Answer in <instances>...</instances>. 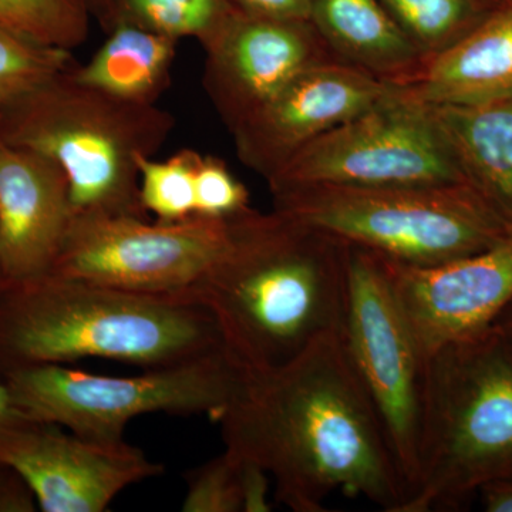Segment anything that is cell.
Listing matches in <instances>:
<instances>
[{
  "label": "cell",
  "mask_w": 512,
  "mask_h": 512,
  "mask_svg": "<svg viewBox=\"0 0 512 512\" xmlns=\"http://www.w3.org/2000/svg\"><path fill=\"white\" fill-rule=\"evenodd\" d=\"M512 478V349L494 326L424 360L412 491L399 512L460 510Z\"/></svg>",
  "instance_id": "cell-4"
},
{
  "label": "cell",
  "mask_w": 512,
  "mask_h": 512,
  "mask_svg": "<svg viewBox=\"0 0 512 512\" xmlns=\"http://www.w3.org/2000/svg\"><path fill=\"white\" fill-rule=\"evenodd\" d=\"M231 218L148 222L131 215L73 214L52 272L124 291L190 293L220 261Z\"/></svg>",
  "instance_id": "cell-9"
},
{
  "label": "cell",
  "mask_w": 512,
  "mask_h": 512,
  "mask_svg": "<svg viewBox=\"0 0 512 512\" xmlns=\"http://www.w3.org/2000/svg\"><path fill=\"white\" fill-rule=\"evenodd\" d=\"M231 222L227 251L190 292L231 359L261 375L342 333L349 245L276 210L249 208Z\"/></svg>",
  "instance_id": "cell-2"
},
{
  "label": "cell",
  "mask_w": 512,
  "mask_h": 512,
  "mask_svg": "<svg viewBox=\"0 0 512 512\" xmlns=\"http://www.w3.org/2000/svg\"><path fill=\"white\" fill-rule=\"evenodd\" d=\"M89 62L70 67L77 82L119 99L157 104L171 86L178 40L120 22Z\"/></svg>",
  "instance_id": "cell-19"
},
{
  "label": "cell",
  "mask_w": 512,
  "mask_h": 512,
  "mask_svg": "<svg viewBox=\"0 0 512 512\" xmlns=\"http://www.w3.org/2000/svg\"><path fill=\"white\" fill-rule=\"evenodd\" d=\"M392 94V84L348 63L315 64L232 131L237 156L266 181L312 141Z\"/></svg>",
  "instance_id": "cell-12"
},
{
  "label": "cell",
  "mask_w": 512,
  "mask_h": 512,
  "mask_svg": "<svg viewBox=\"0 0 512 512\" xmlns=\"http://www.w3.org/2000/svg\"><path fill=\"white\" fill-rule=\"evenodd\" d=\"M311 22L336 59L389 84L402 82L427 57L380 0H312Z\"/></svg>",
  "instance_id": "cell-17"
},
{
  "label": "cell",
  "mask_w": 512,
  "mask_h": 512,
  "mask_svg": "<svg viewBox=\"0 0 512 512\" xmlns=\"http://www.w3.org/2000/svg\"><path fill=\"white\" fill-rule=\"evenodd\" d=\"M200 156L192 148H181L165 160L140 157V201L147 215L161 222L195 217V170Z\"/></svg>",
  "instance_id": "cell-23"
},
{
  "label": "cell",
  "mask_w": 512,
  "mask_h": 512,
  "mask_svg": "<svg viewBox=\"0 0 512 512\" xmlns=\"http://www.w3.org/2000/svg\"><path fill=\"white\" fill-rule=\"evenodd\" d=\"M392 86L396 96L426 106L512 97V0H497L466 35Z\"/></svg>",
  "instance_id": "cell-16"
},
{
  "label": "cell",
  "mask_w": 512,
  "mask_h": 512,
  "mask_svg": "<svg viewBox=\"0 0 512 512\" xmlns=\"http://www.w3.org/2000/svg\"><path fill=\"white\" fill-rule=\"evenodd\" d=\"M227 450L258 464L279 503L326 511L330 495L363 497L399 512L406 485L375 404L342 333L316 340L291 362L247 375L215 420Z\"/></svg>",
  "instance_id": "cell-1"
},
{
  "label": "cell",
  "mask_w": 512,
  "mask_h": 512,
  "mask_svg": "<svg viewBox=\"0 0 512 512\" xmlns=\"http://www.w3.org/2000/svg\"><path fill=\"white\" fill-rule=\"evenodd\" d=\"M478 498L488 512H512V478L487 485Z\"/></svg>",
  "instance_id": "cell-29"
},
{
  "label": "cell",
  "mask_w": 512,
  "mask_h": 512,
  "mask_svg": "<svg viewBox=\"0 0 512 512\" xmlns=\"http://www.w3.org/2000/svg\"><path fill=\"white\" fill-rule=\"evenodd\" d=\"M484 3H487V5L493 6L497 0H483Z\"/></svg>",
  "instance_id": "cell-34"
},
{
  "label": "cell",
  "mask_w": 512,
  "mask_h": 512,
  "mask_svg": "<svg viewBox=\"0 0 512 512\" xmlns=\"http://www.w3.org/2000/svg\"><path fill=\"white\" fill-rule=\"evenodd\" d=\"M342 336L409 497L417 471L424 359L394 295L386 262L366 249L350 247Z\"/></svg>",
  "instance_id": "cell-10"
},
{
  "label": "cell",
  "mask_w": 512,
  "mask_h": 512,
  "mask_svg": "<svg viewBox=\"0 0 512 512\" xmlns=\"http://www.w3.org/2000/svg\"><path fill=\"white\" fill-rule=\"evenodd\" d=\"M92 18L99 23L104 33H109L116 26V0H86Z\"/></svg>",
  "instance_id": "cell-31"
},
{
  "label": "cell",
  "mask_w": 512,
  "mask_h": 512,
  "mask_svg": "<svg viewBox=\"0 0 512 512\" xmlns=\"http://www.w3.org/2000/svg\"><path fill=\"white\" fill-rule=\"evenodd\" d=\"M0 376L28 419L101 443H123L128 423L147 414L217 420L247 373L221 349L136 376L93 375L67 365L13 367Z\"/></svg>",
  "instance_id": "cell-7"
},
{
  "label": "cell",
  "mask_w": 512,
  "mask_h": 512,
  "mask_svg": "<svg viewBox=\"0 0 512 512\" xmlns=\"http://www.w3.org/2000/svg\"><path fill=\"white\" fill-rule=\"evenodd\" d=\"M386 262L394 295L423 359L484 332L512 302V235L437 265Z\"/></svg>",
  "instance_id": "cell-13"
},
{
  "label": "cell",
  "mask_w": 512,
  "mask_h": 512,
  "mask_svg": "<svg viewBox=\"0 0 512 512\" xmlns=\"http://www.w3.org/2000/svg\"><path fill=\"white\" fill-rule=\"evenodd\" d=\"M221 349L191 293L124 291L55 272L0 289V372L83 359L150 369Z\"/></svg>",
  "instance_id": "cell-3"
},
{
  "label": "cell",
  "mask_w": 512,
  "mask_h": 512,
  "mask_svg": "<svg viewBox=\"0 0 512 512\" xmlns=\"http://www.w3.org/2000/svg\"><path fill=\"white\" fill-rule=\"evenodd\" d=\"M0 463L25 478L43 512H103L131 485L163 474L140 448L28 420L0 436Z\"/></svg>",
  "instance_id": "cell-11"
},
{
  "label": "cell",
  "mask_w": 512,
  "mask_h": 512,
  "mask_svg": "<svg viewBox=\"0 0 512 512\" xmlns=\"http://www.w3.org/2000/svg\"><path fill=\"white\" fill-rule=\"evenodd\" d=\"M76 62L70 50L43 45L0 26V111Z\"/></svg>",
  "instance_id": "cell-24"
},
{
  "label": "cell",
  "mask_w": 512,
  "mask_h": 512,
  "mask_svg": "<svg viewBox=\"0 0 512 512\" xmlns=\"http://www.w3.org/2000/svg\"><path fill=\"white\" fill-rule=\"evenodd\" d=\"M249 16L284 20H311L312 0H229Z\"/></svg>",
  "instance_id": "cell-27"
},
{
  "label": "cell",
  "mask_w": 512,
  "mask_h": 512,
  "mask_svg": "<svg viewBox=\"0 0 512 512\" xmlns=\"http://www.w3.org/2000/svg\"><path fill=\"white\" fill-rule=\"evenodd\" d=\"M28 420L30 419L19 409L18 403L13 399L8 384L0 376V436Z\"/></svg>",
  "instance_id": "cell-30"
},
{
  "label": "cell",
  "mask_w": 512,
  "mask_h": 512,
  "mask_svg": "<svg viewBox=\"0 0 512 512\" xmlns=\"http://www.w3.org/2000/svg\"><path fill=\"white\" fill-rule=\"evenodd\" d=\"M266 184L272 194L308 185L468 183L430 107L393 93L302 148Z\"/></svg>",
  "instance_id": "cell-8"
},
{
  "label": "cell",
  "mask_w": 512,
  "mask_h": 512,
  "mask_svg": "<svg viewBox=\"0 0 512 512\" xmlns=\"http://www.w3.org/2000/svg\"><path fill=\"white\" fill-rule=\"evenodd\" d=\"M116 13L117 23H130L178 42L195 39L205 50L217 42L239 10L229 0H116Z\"/></svg>",
  "instance_id": "cell-20"
},
{
  "label": "cell",
  "mask_w": 512,
  "mask_h": 512,
  "mask_svg": "<svg viewBox=\"0 0 512 512\" xmlns=\"http://www.w3.org/2000/svg\"><path fill=\"white\" fill-rule=\"evenodd\" d=\"M251 207V194L220 157L201 154L195 170V217H237Z\"/></svg>",
  "instance_id": "cell-26"
},
{
  "label": "cell",
  "mask_w": 512,
  "mask_h": 512,
  "mask_svg": "<svg viewBox=\"0 0 512 512\" xmlns=\"http://www.w3.org/2000/svg\"><path fill=\"white\" fill-rule=\"evenodd\" d=\"M380 3L426 56L453 45L491 8L483 0H380Z\"/></svg>",
  "instance_id": "cell-21"
},
{
  "label": "cell",
  "mask_w": 512,
  "mask_h": 512,
  "mask_svg": "<svg viewBox=\"0 0 512 512\" xmlns=\"http://www.w3.org/2000/svg\"><path fill=\"white\" fill-rule=\"evenodd\" d=\"M70 67L0 111V141L59 164L73 214L147 218L138 160L164 147L173 114L77 82Z\"/></svg>",
  "instance_id": "cell-5"
},
{
  "label": "cell",
  "mask_w": 512,
  "mask_h": 512,
  "mask_svg": "<svg viewBox=\"0 0 512 512\" xmlns=\"http://www.w3.org/2000/svg\"><path fill=\"white\" fill-rule=\"evenodd\" d=\"M72 218L63 168L42 154L0 141V269L5 284L52 272Z\"/></svg>",
  "instance_id": "cell-15"
},
{
  "label": "cell",
  "mask_w": 512,
  "mask_h": 512,
  "mask_svg": "<svg viewBox=\"0 0 512 512\" xmlns=\"http://www.w3.org/2000/svg\"><path fill=\"white\" fill-rule=\"evenodd\" d=\"M92 19L86 0H0V26L70 52L86 42Z\"/></svg>",
  "instance_id": "cell-22"
},
{
  "label": "cell",
  "mask_w": 512,
  "mask_h": 512,
  "mask_svg": "<svg viewBox=\"0 0 512 512\" xmlns=\"http://www.w3.org/2000/svg\"><path fill=\"white\" fill-rule=\"evenodd\" d=\"M184 512H244L245 461L225 448L185 474Z\"/></svg>",
  "instance_id": "cell-25"
},
{
  "label": "cell",
  "mask_w": 512,
  "mask_h": 512,
  "mask_svg": "<svg viewBox=\"0 0 512 512\" xmlns=\"http://www.w3.org/2000/svg\"><path fill=\"white\" fill-rule=\"evenodd\" d=\"M3 284H5V281H3L2 269H0V289H2Z\"/></svg>",
  "instance_id": "cell-33"
},
{
  "label": "cell",
  "mask_w": 512,
  "mask_h": 512,
  "mask_svg": "<svg viewBox=\"0 0 512 512\" xmlns=\"http://www.w3.org/2000/svg\"><path fill=\"white\" fill-rule=\"evenodd\" d=\"M429 107L468 185L512 227V97Z\"/></svg>",
  "instance_id": "cell-18"
},
{
  "label": "cell",
  "mask_w": 512,
  "mask_h": 512,
  "mask_svg": "<svg viewBox=\"0 0 512 512\" xmlns=\"http://www.w3.org/2000/svg\"><path fill=\"white\" fill-rule=\"evenodd\" d=\"M39 510L35 494L15 468L0 463V512Z\"/></svg>",
  "instance_id": "cell-28"
},
{
  "label": "cell",
  "mask_w": 512,
  "mask_h": 512,
  "mask_svg": "<svg viewBox=\"0 0 512 512\" xmlns=\"http://www.w3.org/2000/svg\"><path fill=\"white\" fill-rule=\"evenodd\" d=\"M274 210L373 254L437 265L511 237L512 227L471 185H308L272 192Z\"/></svg>",
  "instance_id": "cell-6"
},
{
  "label": "cell",
  "mask_w": 512,
  "mask_h": 512,
  "mask_svg": "<svg viewBox=\"0 0 512 512\" xmlns=\"http://www.w3.org/2000/svg\"><path fill=\"white\" fill-rule=\"evenodd\" d=\"M495 329L507 340L512 349V302L500 313L493 323Z\"/></svg>",
  "instance_id": "cell-32"
},
{
  "label": "cell",
  "mask_w": 512,
  "mask_h": 512,
  "mask_svg": "<svg viewBox=\"0 0 512 512\" xmlns=\"http://www.w3.org/2000/svg\"><path fill=\"white\" fill-rule=\"evenodd\" d=\"M204 52L202 87L229 133L309 67L336 59L311 20L242 12Z\"/></svg>",
  "instance_id": "cell-14"
}]
</instances>
